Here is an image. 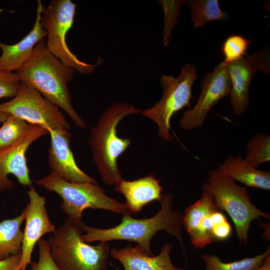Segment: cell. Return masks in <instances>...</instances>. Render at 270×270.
Returning a JSON list of instances; mask_svg holds the SVG:
<instances>
[{
	"mask_svg": "<svg viewBox=\"0 0 270 270\" xmlns=\"http://www.w3.org/2000/svg\"><path fill=\"white\" fill-rule=\"evenodd\" d=\"M172 244L166 243L156 256H150L140 247L131 244L118 249L110 250L112 257L118 260L124 270H186L175 266L172 262L170 252Z\"/></svg>",
	"mask_w": 270,
	"mask_h": 270,
	"instance_id": "2e32d148",
	"label": "cell"
},
{
	"mask_svg": "<svg viewBox=\"0 0 270 270\" xmlns=\"http://www.w3.org/2000/svg\"><path fill=\"white\" fill-rule=\"evenodd\" d=\"M84 222L66 218L48 242L51 256L62 270H107L110 248L107 242L91 246L84 242Z\"/></svg>",
	"mask_w": 270,
	"mask_h": 270,
	"instance_id": "277c9868",
	"label": "cell"
},
{
	"mask_svg": "<svg viewBox=\"0 0 270 270\" xmlns=\"http://www.w3.org/2000/svg\"><path fill=\"white\" fill-rule=\"evenodd\" d=\"M256 270H270V256H267L262 264Z\"/></svg>",
	"mask_w": 270,
	"mask_h": 270,
	"instance_id": "4dcf8cb0",
	"label": "cell"
},
{
	"mask_svg": "<svg viewBox=\"0 0 270 270\" xmlns=\"http://www.w3.org/2000/svg\"><path fill=\"white\" fill-rule=\"evenodd\" d=\"M8 114L4 112H0V122H3L7 118Z\"/></svg>",
	"mask_w": 270,
	"mask_h": 270,
	"instance_id": "1f68e13d",
	"label": "cell"
},
{
	"mask_svg": "<svg viewBox=\"0 0 270 270\" xmlns=\"http://www.w3.org/2000/svg\"><path fill=\"white\" fill-rule=\"evenodd\" d=\"M30 124L20 118L8 114L0 128V150L20 140L27 132Z\"/></svg>",
	"mask_w": 270,
	"mask_h": 270,
	"instance_id": "cb8c5ba5",
	"label": "cell"
},
{
	"mask_svg": "<svg viewBox=\"0 0 270 270\" xmlns=\"http://www.w3.org/2000/svg\"><path fill=\"white\" fill-rule=\"evenodd\" d=\"M43 6L42 1L38 0L34 26L22 40L12 45L0 42V48L2 51L0 56V70L10 72H16L30 58L36 44L47 36L48 32L41 24Z\"/></svg>",
	"mask_w": 270,
	"mask_h": 270,
	"instance_id": "e0dca14e",
	"label": "cell"
},
{
	"mask_svg": "<svg viewBox=\"0 0 270 270\" xmlns=\"http://www.w3.org/2000/svg\"><path fill=\"white\" fill-rule=\"evenodd\" d=\"M174 195L171 193L162 194L160 202L161 208L152 218H134L130 214H124L122 222L109 228H98L83 225V240L87 243L94 242H108L114 240L134 242L146 254L154 256L150 249V242L157 232L164 230L176 238L184 253L185 244L182 236L184 214L173 210Z\"/></svg>",
	"mask_w": 270,
	"mask_h": 270,
	"instance_id": "6da1fadb",
	"label": "cell"
},
{
	"mask_svg": "<svg viewBox=\"0 0 270 270\" xmlns=\"http://www.w3.org/2000/svg\"><path fill=\"white\" fill-rule=\"evenodd\" d=\"M219 168L234 180H238L248 187L270 189V172L256 169L243 158L241 154L236 156L229 155Z\"/></svg>",
	"mask_w": 270,
	"mask_h": 270,
	"instance_id": "d6986e66",
	"label": "cell"
},
{
	"mask_svg": "<svg viewBox=\"0 0 270 270\" xmlns=\"http://www.w3.org/2000/svg\"><path fill=\"white\" fill-rule=\"evenodd\" d=\"M202 189L211 196L219 211H226L230 216L240 241L248 242V230L252 220L260 216L270 219L269 214L252 204L246 188L236 184L219 168L208 171Z\"/></svg>",
	"mask_w": 270,
	"mask_h": 270,
	"instance_id": "5b68a950",
	"label": "cell"
},
{
	"mask_svg": "<svg viewBox=\"0 0 270 270\" xmlns=\"http://www.w3.org/2000/svg\"><path fill=\"white\" fill-rule=\"evenodd\" d=\"M48 134L46 128L30 124L27 132L20 140L0 150V192L11 190L14 187V182L8 178V174L14 175L22 186H32L26 153L33 142Z\"/></svg>",
	"mask_w": 270,
	"mask_h": 270,
	"instance_id": "8fae6325",
	"label": "cell"
},
{
	"mask_svg": "<svg viewBox=\"0 0 270 270\" xmlns=\"http://www.w3.org/2000/svg\"><path fill=\"white\" fill-rule=\"evenodd\" d=\"M76 4L70 0H54L47 7L43 6L41 24L47 31L46 46L48 51L65 65L80 74H92L103 62L98 58L96 64L80 60L66 43V36L74 22Z\"/></svg>",
	"mask_w": 270,
	"mask_h": 270,
	"instance_id": "52a82bcc",
	"label": "cell"
},
{
	"mask_svg": "<svg viewBox=\"0 0 270 270\" xmlns=\"http://www.w3.org/2000/svg\"><path fill=\"white\" fill-rule=\"evenodd\" d=\"M218 210L212 198L204 192L198 200L186 209L183 226L196 248L202 249L215 242L211 216Z\"/></svg>",
	"mask_w": 270,
	"mask_h": 270,
	"instance_id": "9a60e30c",
	"label": "cell"
},
{
	"mask_svg": "<svg viewBox=\"0 0 270 270\" xmlns=\"http://www.w3.org/2000/svg\"><path fill=\"white\" fill-rule=\"evenodd\" d=\"M231 232V226L226 220L212 226V233L216 239L226 240L229 237Z\"/></svg>",
	"mask_w": 270,
	"mask_h": 270,
	"instance_id": "f546056e",
	"label": "cell"
},
{
	"mask_svg": "<svg viewBox=\"0 0 270 270\" xmlns=\"http://www.w3.org/2000/svg\"><path fill=\"white\" fill-rule=\"evenodd\" d=\"M0 112L12 114L48 131L69 130L70 128V124L58 106L44 98L36 89L22 82L16 96L0 104Z\"/></svg>",
	"mask_w": 270,
	"mask_h": 270,
	"instance_id": "9c48e42d",
	"label": "cell"
},
{
	"mask_svg": "<svg viewBox=\"0 0 270 270\" xmlns=\"http://www.w3.org/2000/svg\"><path fill=\"white\" fill-rule=\"evenodd\" d=\"M22 252L0 260V270H21Z\"/></svg>",
	"mask_w": 270,
	"mask_h": 270,
	"instance_id": "f1b7e54d",
	"label": "cell"
},
{
	"mask_svg": "<svg viewBox=\"0 0 270 270\" xmlns=\"http://www.w3.org/2000/svg\"><path fill=\"white\" fill-rule=\"evenodd\" d=\"M184 0H160L164 12V42L168 46L170 42V32L178 19L180 10Z\"/></svg>",
	"mask_w": 270,
	"mask_h": 270,
	"instance_id": "484cf974",
	"label": "cell"
},
{
	"mask_svg": "<svg viewBox=\"0 0 270 270\" xmlns=\"http://www.w3.org/2000/svg\"><path fill=\"white\" fill-rule=\"evenodd\" d=\"M75 71L50 52L43 39L36 44L30 58L15 73L20 82L36 89L66 112L76 126L84 128L86 122L73 108L68 87Z\"/></svg>",
	"mask_w": 270,
	"mask_h": 270,
	"instance_id": "7a4b0ae2",
	"label": "cell"
},
{
	"mask_svg": "<svg viewBox=\"0 0 270 270\" xmlns=\"http://www.w3.org/2000/svg\"><path fill=\"white\" fill-rule=\"evenodd\" d=\"M35 182L61 197L60 210L67 218L74 221L82 222V213L87 208L104 210L122 215L131 214L125 203L107 196L97 183L69 182L52 172Z\"/></svg>",
	"mask_w": 270,
	"mask_h": 270,
	"instance_id": "8992f818",
	"label": "cell"
},
{
	"mask_svg": "<svg viewBox=\"0 0 270 270\" xmlns=\"http://www.w3.org/2000/svg\"><path fill=\"white\" fill-rule=\"evenodd\" d=\"M25 214L24 208L19 216L0 222V260L22 252L23 232L20 227Z\"/></svg>",
	"mask_w": 270,
	"mask_h": 270,
	"instance_id": "ffe728a7",
	"label": "cell"
},
{
	"mask_svg": "<svg viewBox=\"0 0 270 270\" xmlns=\"http://www.w3.org/2000/svg\"><path fill=\"white\" fill-rule=\"evenodd\" d=\"M270 254L268 248L261 254L232 262H224L218 256L209 254H202L200 257L206 264V270H256Z\"/></svg>",
	"mask_w": 270,
	"mask_h": 270,
	"instance_id": "7402d4cb",
	"label": "cell"
},
{
	"mask_svg": "<svg viewBox=\"0 0 270 270\" xmlns=\"http://www.w3.org/2000/svg\"><path fill=\"white\" fill-rule=\"evenodd\" d=\"M27 194L30 201L26 207V225L23 232L22 246L21 270H26L32 263V254L34 246L46 234L54 233L56 226L50 222L46 206V199L32 185Z\"/></svg>",
	"mask_w": 270,
	"mask_h": 270,
	"instance_id": "7c38bea8",
	"label": "cell"
},
{
	"mask_svg": "<svg viewBox=\"0 0 270 270\" xmlns=\"http://www.w3.org/2000/svg\"><path fill=\"white\" fill-rule=\"evenodd\" d=\"M162 188L160 181L153 174L132 181L122 178L114 186V190L122 194L131 214L140 212L154 200L160 202Z\"/></svg>",
	"mask_w": 270,
	"mask_h": 270,
	"instance_id": "ac0fdd59",
	"label": "cell"
},
{
	"mask_svg": "<svg viewBox=\"0 0 270 270\" xmlns=\"http://www.w3.org/2000/svg\"><path fill=\"white\" fill-rule=\"evenodd\" d=\"M246 162L254 168L270 160V137L266 134H255L248 142Z\"/></svg>",
	"mask_w": 270,
	"mask_h": 270,
	"instance_id": "603a6c76",
	"label": "cell"
},
{
	"mask_svg": "<svg viewBox=\"0 0 270 270\" xmlns=\"http://www.w3.org/2000/svg\"><path fill=\"white\" fill-rule=\"evenodd\" d=\"M196 68L190 64L182 66L179 76L162 74L160 82L163 93L160 100L140 114L154 121L158 126V134L163 140L172 141L170 120L174 114L186 106L190 108L192 88L197 78Z\"/></svg>",
	"mask_w": 270,
	"mask_h": 270,
	"instance_id": "ba28073f",
	"label": "cell"
},
{
	"mask_svg": "<svg viewBox=\"0 0 270 270\" xmlns=\"http://www.w3.org/2000/svg\"><path fill=\"white\" fill-rule=\"evenodd\" d=\"M141 110L128 103L116 102L104 110L97 125L90 130L88 144L92 152V160L106 184L114 186L122 178L117 159L131 142L130 138L118 136L117 126L126 116L140 114Z\"/></svg>",
	"mask_w": 270,
	"mask_h": 270,
	"instance_id": "3957f363",
	"label": "cell"
},
{
	"mask_svg": "<svg viewBox=\"0 0 270 270\" xmlns=\"http://www.w3.org/2000/svg\"><path fill=\"white\" fill-rule=\"evenodd\" d=\"M39 258L38 262H32L30 270H62L52 258L48 240L43 238L38 242Z\"/></svg>",
	"mask_w": 270,
	"mask_h": 270,
	"instance_id": "4316f807",
	"label": "cell"
},
{
	"mask_svg": "<svg viewBox=\"0 0 270 270\" xmlns=\"http://www.w3.org/2000/svg\"><path fill=\"white\" fill-rule=\"evenodd\" d=\"M251 42L252 41L240 34L228 36L223 42L222 48L224 56V63L236 62L244 57Z\"/></svg>",
	"mask_w": 270,
	"mask_h": 270,
	"instance_id": "d4e9b609",
	"label": "cell"
},
{
	"mask_svg": "<svg viewBox=\"0 0 270 270\" xmlns=\"http://www.w3.org/2000/svg\"><path fill=\"white\" fill-rule=\"evenodd\" d=\"M20 83L16 73L0 70V98L15 96L19 90Z\"/></svg>",
	"mask_w": 270,
	"mask_h": 270,
	"instance_id": "83f0119b",
	"label": "cell"
},
{
	"mask_svg": "<svg viewBox=\"0 0 270 270\" xmlns=\"http://www.w3.org/2000/svg\"><path fill=\"white\" fill-rule=\"evenodd\" d=\"M48 164L52 172L71 182L97 183L77 165L70 150L71 133L69 130H50Z\"/></svg>",
	"mask_w": 270,
	"mask_h": 270,
	"instance_id": "5bb4252c",
	"label": "cell"
},
{
	"mask_svg": "<svg viewBox=\"0 0 270 270\" xmlns=\"http://www.w3.org/2000/svg\"><path fill=\"white\" fill-rule=\"evenodd\" d=\"M200 86L202 92L196 104L184 112L180 121L184 130L200 127L211 108L230 94L231 82L226 64L220 62L212 72L207 73Z\"/></svg>",
	"mask_w": 270,
	"mask_h": 270,
	"instance_id": "30bf717a",
	"label": "cell"
},
{
	"mask_svg": "<svg viewBox=\"0 0 270 270\" xmlns=\"http://www.w3.org/2000/svg\"><path fill=\"white\" fill-rule=\"evenodd\" d=\"M264 54H246V57L226 64L230 82V105L236 116H241L249 105V86L255 72L268 70ZM225 64V63H224Z\"/></svg>",
	"mask_w": 270,
	"mask_h": 270,
	"instance_id": "4fadbf2b",
	"label": "cell"
},
{
	"mask_svg": "<svg viewBox=\"0 0 270 270\" xmlns=\"http://www.w3.org/2000/svg\"><path fill=\"white\" fill-rule=\"evenodd\" d=\"M184 3L191 10V20L195 28L212 20L229 18L228 14L220 10L218 0H188Z\"/></svg>",
	"mask_w": 270,
	"mask_h": 270,
	"instance_id": "44dd1931",
	"label": "cell"
}]
</instances>
